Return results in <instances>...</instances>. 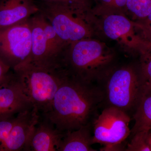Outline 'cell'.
I'll use <instances>...</instances> for the list:
<instances>
[{
  "label": "cell",
  "mask_w": 151,
  "mask_h": 151,
  "mask_svg": "<svg viewBox=\"0 0 151 151\" xmlns=\"http://www.w3.org/2000/svg\"><path fill=\"white\" fill-rule=\"evenodd\" d=\"M40 118L39 113L34 107L18 114L1 151H24L30 135Z\"/></svg>",
  "instance_id": "obj_11"
},
{
  "label": "cell",
  "mask_w": 151,
  "mask_h": 151,
  "mask_svg": "<svg viewBox=\"0 0 151 151\" xmlns=\"http://www.w3.org/2000/svg\"><path fill=\"white\" fill-rule=\"evenodd\" d=\"M123 143H124L104 146V147H103L102 148L100 149V151H125L126 150V147H125V146H124Z\"/></svg>",
  "instance_id": "obj_24"
},
{
  "label": "cell",
  "mask_w": 151,
  "mask_h": 151,
  "mask_svg": "<svg viewBox=\"0 0 151 151\" xmlns=\"http://www.w3.org/2000/svg\"><path fill=\"white\" fill-rule=\"evenodd\" d=\"M45 2L56 3L68 6L77 10L86 12L88 8L87 0H44Z\"/></svg>",
  "instance_id": "obj_20"
},
{
  "label": "cell",
  "mask_w": 151,
  "mask_h": 151,
  "mask_svg": "<svg viewBox=\"0 0 151 151\" xmlns=\"http://www.w3.org/2000/svg\"><path fill=\"white\" fill-rule=\"evenodd\" d=\"M103 100L99 86L67 74L55 95L50 110L40 116L63 133L72 132L91 124Z\"/></svg>",
  "instance_id": "obj_1"
},
{
  "label": "cell",
  "mask_w": 151,
  "mask_h": 151,
  "mask_svg": "<svg viewBox=\"0 0 151 151\" xmlns=\"http://www.w3.org/2000/svg\"><path fill=\"white\" fill-rule=\"evenodd\" d=\"M148 140L150 145L151 146V129L148 131Z\"/></svg>",
  "instance_id": "obj_25"
},
{
  "label": "cell",
  "mask_w": 151,
  "mask_h": 151,
  "mask_svg": "<svg viewBox=\"0 0 151 151\" xmlns=\"http://www.w3.org/2000/svg\"><path fill=\"white\" fill-rule=\"evenodd\" d=\"M133 117L134 124L131 130L134 135L137 132L151 129V83L143 85L139 100Z\"/></svg>",
  "instance_id": "obj_14"
},
{
  "label": "cell",
  "mask_w": 151,
  "mask_h": 151,
  "mask_svg": "<svg viewBox=\"0 0 151 151\" xmlns=\"http://www.w3.org/2000/svg\"><path fill=\"white\" fill-rule=\"evenodd\" d=\"M139 21L145 18L151 11V0H127V10Z\"/></svg>",
  "instance_id": "obj_16"
},
{
  "label": "cell",
  "mask_w": 151,
  "mask_h": 151,
  "mask_svg": "<svg viewBox=\"0 0 151 151\" xmlns=\"http://www.w3.org/2000/svg\"><path fill=\"white\" fill-rule=\"evenodd\" d=\"M103 92V103L127 113L136 109L142 89L140 72L131 65L111 67L98 80Z\"/></svg>",
  "instance_id": "obj_4"
},
{
  "label": "cell",
  "mask_w": 151,
  "mask_h": 151,
  "mask_svg": "<svg viewBox=\"0 0 151 151\" xmlns=\"http://www.w3.org/2000/svg\"><path fill=\"white\" fill-rule=\"evenodd\" d=\"M69 45L63 60V67L69 76L91 84L111 67L114 52L99 41L89 38Z\"/></svg>",
  "instance_id": "obj_2"
},
{
  "label": "cell",
  "mask_w": 151,
  "mask_h": 151,
  "mask_svg": "<svg viewBox=\"0 0 151 151\" xmlns=\"http://www.w3.org/2000/svg\"><path fill=\"white\" fill-rule=\"evenodd\" d=\"M42 14L68 45L92 36L93 29L86 12L60 4L45 2Z\"/></svg>",
  "instance_id": "obj_6"
},
{
  "label": "cell",
  "mask_w": 151,
  "mask_h": 151,
  "mask_svg": "<svg viewBox=\"0 0 151 151\" xmlns=\"http://www.w3.org/2000/svg\"><path fill=\"white\" fill-rule=\"evenodd\" d=\"M32 45L29 19L9 27L0 29V58L14 69L28 63Z\"/></svg>",
  "instance_id": "obj_7"
},
{
  "label": "cell",
  "mask_w": 151,
  "mask_h": 151,
  "mask_svg": "<svg viewBox=\"0 0 151 151\" xmlns=\"http://www.w3.org/2000/svg\"><path fill=\"white\" fill-rule=\"evenodd\" d=\"M91 124L78 129L65 133L59 151H95L92 147L93 136Z\"/></svg>",
  "instance_id": "obj_15"
},
{
  "label": "cell",
  "mask_w": 151,
  "mask_h": 151,
  "mask_svg": "<svg viewBox=\"0 0 151 151\" xmlns=\"http://www.w3.org/2000/svg\"><path fill=\"white\" fill-rule=\"evenodd\" d=\"M14 70L24 94L33 107L41 116L48 113L55 93L67 75L65 69L50 70L26 63Z\"/></svg>",
  "instance_id": "obj_3"
},
{
  "label": "cell",
  "mask_w": 151,
  "mask_h": 151,
  "mask_svg": "<svg viewBox=\"0 0 151 151\" xmlns=\"http://www.w3.org/2000/svg\"><path fill=\"white\" fill-rule=\"evenodd\" d=\"M39 11L33 0H0V29L25 21Z\"/></svg>",
  "instance_id": "obj_13"
},
{
  "label": "cell",
  "mask_w": 151,
  "mask_h": 151,
  "mask_svg": "<svg viewBox=\"0 0 151 151\" xmlns=\"http://www.w3.org/2000/svg\"><path fill=\"white\" fill-rule=\"evenodd\" d=\"M32 107L15 76L0 86V120L16 116Z\"/></svg>",
  "instance_id": "obj_10"
},
{
  "label": "cell",
  "mask_w": 151,
  "mask_h": 151,
  "mask_svg": "<svg viewBox=\"0 0 151 151\" xmlns=\"http://www.w3.org/2000/svg\"><path fill=\"white\" fill-rule=\"evenodd\" d=\"M103 14L101 27L105 35L116 40L128 51L137 52L142 57L150 52V48L141 35L137 33L136 23L119 12H105Z\"/></svg>",
  "instance_id": "obj_8"
},
{
  "label": "cell",
  "mask_w": 151,
  "mask_h": 151,
  "mask_svg": "<svg viewBox=\"0 0 151 151\" xmlns=\"http://www.w3.org/2000/svg\"><path fill=\"white\" fill-rule=\"evenodd\" d=\"M140 74L143 84L151 83V53L142 58Z\"/></svg>",
  "instance_id": "obj_21"
},
{
  "label": "cell",
  "mask_w": 151,
  "mask_h": 151,
  "mask_svg": "<svg viewBox=\"0 0 151 151\" xmlns=\"http://www.w3.org/2000/svg\"><path fill=\"white\" fill-rule=\"evenodd\" d=\"M129 114L113 107H107L92 121L93 143L103 145L124 142L129 136Z\"/></svg>",
  "instance_id": "obj_9"
},
{
  "label": "cell",
  "mask_w": 151,
  "mask_h": 151,
  "mask_svg": "<svg viewBox=\"0 0 151 151\" xmlns=\"http://www.w3.org/2000/svg\"><path fill=\"white\" fill-rule=\"evenodd\" d=\"M135 23L137 29L141 31L142 37L148 44L151 52V11L145 18Z\"/></svg>",
  "instance_id": "obj_18"
},
{
  "label": "cell",
  "mask_w": 151,
  "mask_h": 151,
  "mask_svg": "<svg viewBox=\"0 0 151 151\" xmlns=\"http://www.w3.org/2000/svg\"><path fill=\"white\" fill-rule=\"evenodd\" d=\"M29 21L32 45L27 63L50 70L62 69L63 50L67 45L58 36L42 13L35 14Z\"/></svg>",
  "instance_id": "obj_5"
},
{
  "label": "cell",
  "mask_w": 151,
  "mask_h": 151,
  "mask_svg": "<svg viewBox=\"0 0 151 151\" xmlns=\"http://www.w3.org/2000/svg\"><path fill=\"white\" fill-rule=\"evenodd\" d=\"M17 116L0 120V151L8 137L15 122Z\"/></svg>",
  "instance_id": "obj_19"
},
{
  "label": "cell",
  "mask_w": 151,
  "mask_h": 151,
  "mask_svg": "<svg viewBox=\"0 0 151 151\" xmlns=\"http://www.w3.org/2000/svg\"><path fill=\"white\" fill-rule=\"evenodd\" d=\"M65 133L42 117L33 129L24 151H59Z\"/></svg>",
  "instance_id": "obj_12"
},
{
  "label": "cell",
  "mask_w": 151,
  "mask_h": 151,
  "mask_svg": "<svg viewBox=\"0 0 151 151\" xmlns=\"http://www.w3.org/2000/svg\"><path fill=\"white\" fill-rule=\"evenodd\" d=\"M148 131H141L134 134L125 151H151V146L148 140Z\"/></svg>",
  "instance_id": "obj_17"
},
{
  "label": "cell",
  "mask_w": 151,
  "mask_h": 151,
  "mask_svg": "<svg viewBox=\"0 0 151 151\" xmlns=\"http://www.w3.org/2000/svg\"><path fill=\"white\" fill-rule=\"evenodd\" d=\"M100 3L99 12H112L127 0H97Z\"/></svg>",
  "instance_id": "obj_22"
},
{
  "label": "cell",
  "mask_w": 151,
  "mask_h": 151,
  "mask_svg": "<svg viewBox=\"0 0 151 151\" xmlns=\"http://www.w3.org/2000/svg\"><path fill=\"white\" fill-rule=\"evenodd\" d=\"M11 67L0 58V86L4 84L12 77L9 74Z\"/></svg>",
  "instance_id": "obj_23"
}]
</instances>
